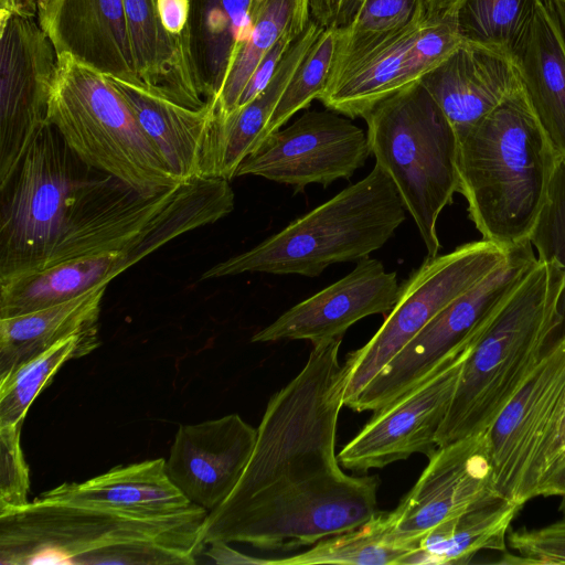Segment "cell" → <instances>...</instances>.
Wrapping results in <instances>:
<instances>
[{"mask_svg": "<svg viewBox=\"0 0 565 565\" xmlns=\"http://www.w3.org/2000/svg\"><path fill=\"white\" fill-rule=\"evenodd\" d=\"M564 287L562 267L537 259L492 312L463 365L438 447L492 426L556 340Z\"/></svg>", "mask_w": 565, "mask_h": 565, "instance_id": "277c9868", "label": "cell"}, {"mask_svg": "<svg viewBox=\"0 0 565 565\" xmlns=\"http://www.w3.org/2000/svg\"><path fill=\"white\" fill-rule=\"evenodd\" d=\"M338 41V29L321 31L291 77L257 145L270 132L280 129L296 113L307 108L313 99H319L328 83Z\"/></svg>", "mask_w": 565, "mask_h": 565, "instance_id": "836d02e7", "label": "cell"}, {"mask_svg": "<svg viewBox=\"0 0 565 565\" xmlns=\"http://www.w3.org/2000/svg\"><path fill=\"white\" fill-rule=\"evenodd\" d=\"M137 264L124 252L84 255L49 267L0 277V318L67 301L108 284Z\"/></svg>", "mask_w": 565, "mask_h": 565, "instance_id": "4316f807", "label": "cell"}, {"mask_svg": "<svg viewBox=\"0 0 565 565\" xmlns=\"http://www.w3.org/2000/svg\"><path fill=\"white\" fill-rule=\"evenodd\" d=\"M428 12L434 19H445L456 15L465 0H426Z\"/></svg>", "mask_w": 565, "mask_h": 565, "instance_id": "f6af8a7d", "label": "cell"}, {"mask_svg": "<svg viewBox=\"0 0 565 565\" xmlns=\"http://www.w3.org/2000/svg\"><path fill=\"white\" fill-rule=\"evenodd\" d=\"M253 0H190L186 26L195 83L215 105L250 30Z\"/></svg>", "mask_w": 565, "mask_h": 565, "instance_id": "d4e9b609", "label": "cell"}, {"mask_svg": "<svg viewBox=\"0 0 565 565\" xmlns=\"http://www.w3.org/2000/svg\"><path fill=\"white\" fill-rule=\"evenodd\" d=\"M323 29L310 20L292 42L266 88L228 114L215 111L203 177L236 178L241 162L256 147L291 77Z\"/></svg>", "mask_w": 565, "mask_h": 565, "instance_id": "cb8c5ba5", "label": "cell"}, {"mask_svg": "<svg viewBox=\"0 0 565 565\" xmlns=\"http://www.w3.org/2000/svg\"><path fill=\"white\" fill-rule=\"evenodd\" d=\"M512 247L481 238L447 254L427 256L399 286L397 300L380 329L363 347L347 355L344 406L349 407L367 383L441 310L502 266Z\"/></svg>", "mask_w": 565, "mask_h": 565, "instance_id": "30bf717a", "label": "cell"}, {"mask_svg": "<svg viewBox=\"0 0 565 565\" xmlns=\"http://www.w3.org/2000/svg\"><path fill=\"white\" fill-rule=\"evenodd\" d=\"M539 260H553L565 271V159L559 158L554 170L547 200L530 234ZM561 324L556 340L565 334V287L558 303Z\"/></svg>", "mask_w": 565, "mask_h": 565, "instance_id": "e575fe53", "label": "cell"}, {"mask_svg": "<svg viewBox=\"0 0 565 565\" xmlns=\"http://www.w3.org/2000/svg\"><path fill=\"white\" fill-rule=\"evenodd\" d=\"M512 56L539 122L565 159V39L550 0H536L530 28Z\"/></svg>", "mask_w": 565, "mask_h": 565, "instance_id": "603a6c76", "label": "cell"}, {"mask_svg": "<svg viewBox=\"0 0 565 565\" xmlns=\"http://www.w3.org/2000/svg\"><path fill=\"white\" fill-rule=\"evenodd\" d=\"M39 498L140 519L172 516L196 505L171 481L163 458L114 467L84 482L63 483Z\"/></svg>", "mask_w": 565, "mask_h": 565, "instance_id": "7402d4cb", "label": "cell"}, {"mask_svg": "<svg viewBox=\"0 0 565 565\" xmlns=\"http://www.w3.org/2000/svg\"><path fill=\"white\" fill-rule=\"evenodd\" d=\"M158 9L166 31L188 47L186 26L190 15V0H158Z\"/></svg>", "mask_w": 565, "mask_h": 565, "instance_id": "b9f144b4", "label": "cell"}, {"mask_svg": "<svg viewBox=\"0 0 565 565\" xmlns=\"http://www.w3.org/2000/svg\"><path fill=\"white\" fill-rule=\"evenodd\" d=\"M420 83L456 132L476 124L522 85L513 56L466 41Z\"/></svg>", "mask_w": 565, "mask_h": 565, "instance_id": "ffe728a7", "label": "cell"}, {"mask_svg": "<svg viewBox=\"0 0 565 565\" xmlns=\"http://www.w3.org/2000/svg\"><path fill=\"white\" fill-rule=\"evenodd\" d=\"M408 552L393 536L388 512L380 511L355 529L320 540L302 553L268 559V565H398Z\"/></svg>", "mask_w": 565, "mask_h": 565, "instance_id": "4dcf8cb0", "label": "cell"}, {"mask_svg": "<svg viewBox=\"0 0 565 565\" xmlns=\"http://www.w3.org/2000/svg\"><path fill=\"white\" fill-rule=\"evenodd\" d=\"M363 119L376 164L393 181L427 256H437V221L459 186L454 127L420 81L377 103Z\"/></svg>", "mask_w": 565, "mask_h": 565, "instance_id": "8992f818", "label": "cell"}, {"mask_svg": "<svg viewBox=\"0 0 565 565\" xmlns=\"http://www.w3.org/2000/svg\"><path fill=\"white\" fill-rule=\"evenodd\" d=\"M98 332L70 337L0 377V426L21 425L32 402L68 360L98 347Z\"/></svg>", "mask_w": 565, "mask_h": 565, "instance_id": "1f68e13d", "label": "cell"}, {"mask_svg": "<svg viewBox=\"0 0 565 565\" xmlns=\"http://www.w3.org/2000/svg\"><path fill=\"white\" fill-rule=\"evenodd\" d=\"M56 57L47 121L85 164L145 195L182 182L105 74L70 54Z\"/></svg>", "mask_w": 565, "mask_h": 565, "instance_id": "52a82bcc", "label": "cell"}, {"mask_svg": "<svg viewBox=\"0 0 565 565\" xmlns=\"http://www.w3.org/2000/svg\"><path fill=\"white\" fill-rule=\"evenodd\" d=\"M565 394V334L546 350L520 391L487 430L494 484L524 505L531 472Z\"/></svg>", "mask_w": 565, "mask_h": 565, "instance_id": "2e32d148", "label": "cell"}, {"mask_svg": "<svg viewBox=\"0 0 565 565\" xmlns=\"http://www.w3.org/2000/svg\"><path fill=\"white\" fill-rule=\"evenodd\" d=\"M484 323L417 385L374 411L364 427L338 454L340 465L364 473L405 460L414 454L429 457L438 448L437 434Z\"/></svg>", "mask_w": 565, "mask_h": 565, "instance_id": "7c38bea8", "label": "cell"}, {"mask_svg": "<svg viewBox=\"0 0 565 565\" xmlns=\"http://www.w3.org/2000/svg\"><path fill=\"white\" fill-rule=\"evenodd\" d=\"M207 512L140 519L36 498L0 511V564H194Z\"/></svg>", "mask_w": 565, "mask_h": 565, "instance_id": "3957f363", "label": "cell"}, {"mask_svg": "<svg viewBox=\"0 0 565 565\" xmlns=\"http://www.w3.org/2000/svg\"><path fill=\"white\" fill-rule=\"evenodd\" d=\"M311 20L310 0H253L250 30L214 107L220 115L237 106L263 56L286 34L300 35Z\"/></svg>", "mask_w": 565, "mask_h": 565, "instance_id": "f546056e", "label": "cell"}, {"mask_svg": "<svg viewBox=\"0 0 565 565\" xmlns=\"http://www.w3.org/2000/svg\"><path fill=\"white\" fill-rule=\"evenodd\" d=\"M398 290L395 271H387L379 259L362 258L351 273L289 308L250 341L309 340L315 344L343 337L359 320L387 315Z\"/></svg>", "mask_w": 565, "mask_h": 565, "instance_id": "e0dca14e", "label": "cell"}, {"mask_svg": "<svg viewBox=\"0 0 565 565\" xmlns=\"http://www.w3.org/2000/svg\"><path fill=\"white\" fill-rule=\"evenodd\" d=\"M107 285L46 308L0 318V377L70 337L98 332Z\"/></svg>", "mask_w": 565, "mask_h": 565, "instance_id": "83f0119b", "label": "cell"}, {"mask_svg": "<svg viewBox=\"0 0 565 565\" xmlns=\"http://www.w3.org/2000/svg\"><path fill=\"white\" fill-rule=\"evenodd\" d=\"M364 0H310L311 20L322 29H344Z\"/></svg>", "mask_w": 565, "mask_h": 565, "instance_id": "60d3db41", "label": "cell"}, {"mask_svg": "<svg viewBox=\"0 0 565 565\" xmlns=\"http://www.w3.org/2000/svg\"><path fill=\"white\" fill-rule=\"evenodd\" d=\"M106 77L127 102L173 175L180 181L203 177L215 119L214 105L206 103L201 108H190L139 78Z\"/></svg>", "mask_w": 565, "mask_h": 565, "instance_id": "44dd1931", "label": "cell"}, {"mask_svg": "<svg viewBox=\"0 0 565 565\" xmlns=\"http://www.w3.org/2000/svg\"><path fill=\"white\" fill-rule=\"evenodd\" d=\"M456 136L458 192L481 237L504 247L527 241L561 157L523 86Z\"/></svg>", "mask_w": 565, "mask_h": 565, "instance_id": "7a4b0ae2", "label": "cell"}, {"mask_svg": "<svg viewBox=\"0 0 565 565\" xmlns=\"http://www.w3.org/2000/svg\"><path fill=\"white\" fill-rule=\"evenodd\" d=\"M423 13L429 14L426 0H364L353 21L339 30L349 39L376 35L404 28Z\"/></svg>", "mask_w": 565, "mask_h": 565, "instance_id": "d590c367", "label": "cell"}, {"mask_svg": "<svg viewBox=\"0 0 565 565\" xmlns=\"http://www.w3.org/2000/svg\"><path fill=\"white\" fill-rule=\"evenodd\" d=\"M536 260L529 239L514 245L502 266L441 310L367 383L349 408L377 411L417 385L477 333Z\"/></svg>", "mask_w": 565, "mask_h": 565, "instance_id": "8fae6325", "label": "cell"}, {"mask_svg": "<svg viewBox=\"0 0 565 565\" xmlns=\"http://www.w3.org/2000/svg\"><path fill=\"white\" fill-rule=\"evenodd\" d=\"M404 203L375 163L362 180L290 222L253 248L220 262L202 279L243 273L318 277L328 266L380 249L405 221Z\"/></svg>", "mask_w": 565, "mask_h": 565, "instance_id": "5b68a950", "label": "cell"}, {"mask_svg": "<svg viewBox=\"0 0 565 565\" xmlns=\"http://www.w3.org/2000/svg\"><path fill=\"white\" fill-rule=\"evenodd\" d=\"M371 154L367 135L333 110H308L264 138L241 162L236 177L257 175L295 192L350 179Z\"/></svg>", "mask_w": 565, "mask_h": 565, "instance_id": "4fadbf2b", "label": "cell"}, {"mask_svg": "<svg viewBox=\"0 0 565 565\" xmlns=\"http://www.w3.org/2000/svg\"><path fill=\"white\" fill-rule=\"evenodd\" d=\"M297 38L298 35L291 33L284 35L263 56L246 83L235 108L247 104L266 88L290 45Z\"/></svg>", "mask_w": 565, "mask_h": 565, "instance_id": "f35d334b", "label": "cell"}, {"mask_svg": "<svg viewBox=\"0 0 565 565\" xmlns=\"http://www.w3.org/2000/svg\"><path fill=\"white\" fill-rule=\"evenodd\" d=\"M507 544L515 554L505 553L501 564H565V519L539 529L510 531Z\"/></svg>", "mask_w": 565, "mask_h": 565, "instance_id": "8d00e7d4", "label": "cell"}, {"mask_svg": "<svg viewBox=\"0 0 565 565\" xmlns=\"http://www.w3.org/2000/svg\"><path fill=\"white\" fill-rule=\"evenodd\" d=\"M49 0H38L39 12L44 9Z\"/></svg>", "mask_w": 565, "mask_h": 565, "instance_id": "bcb514c9", "label": "cell"}, {"mask_svg": "<svg viewBox=\"0 0 565 565\" xmlns=\"http://www.w3.org/2000/svg\"><path fill=\"white\" fill-rule=\"evenodd\" d=\"M462 43L456 15L423 13L404 28L363 38L349 39L339 30L319 100L343 116L363 118L381 100L419 82Z\"/></svg>", "mask_w": 565, "mask_h": 565, "instance_id": "9c48e42d", "label": "cell"}, {"mask_svg": "<svg viewBox=\"0 0 565 565\" xmlns=\"http://www.w3.org/2000/svg\"><path fill=\"white\" fill-rule=\"evenodd\" d=\"M536 497H559L565 510V454L559 456L543 473L537 484Z\"/></svg>", "mask_w": 565, "mask_h": 565, "instance_id": "7bdbcfd3", "label": "cell"}, {"mask_svg": "<svg viewBox=\"0 0 565 565\" xmlns=\"http://www.w3.org/2000/svg\"><path fill=\"white\" fill-rule=\"evenodd\" d=\"M536 0H465L456 12L463 41L512 56L535 13Z\"/></svg>", "mask_w": 565, "mask_h": 565, "instance_id": "d6a6232c", "label": "cell"}, {"mask_svg": "<svg viewBox=\"0 0 565 565\" xmlns=\"http://www.w3.org/2000/svg\"><path fill=\"white\" fill-rule=\"evenodd\" d=\"M559 1H562V2H564V3H565V0H559Z\"/></svg>", "mask_w": 565, "mask_h": 565, "instance_id": "7dc6e473", "label": "cell"}, {"mask_svg": "<svg viewBox=\"0 0 565 565\" xmlns=\"http://www.w3.org/2000/svg\"><path fill=\"white\" fill-rule=\"evenodd\" d=\"M204 554L211 557L216 564H263L268 565V559H262L245 555L230 547L228 543L214 542L207 545Z\"/></svg>", "mask_w": 565, "mask_h": 565, "instance_id": "ee69618b", "label": "cell"}, {"mask_svg": "<svg viewBox=\"0 0 565 565\" xmlns=\"http://www.w3.org/2000/svg\"><path fill=\"white\" fill-rule=\"evenodd\" d=\"M563 454H565V394L532 468L530 486L533 498L536 497L537 484L543 473Z\"/></svg>", "mask_w": 565, "mask_h": 565, "instance_id": "ab89813d", "label": "cell"}, {"mask_svg": "<svg viewBox=\"0 0 565 565\" xmlns=\"http://www.w3.org/2000/svg\"><path fill=\"white\" fill-rule=\"evenodd\" d=\"M521 509L497 497L431 529L398 565L467 564L481 551L505 552L510 525Z\"/></svg>", "mask_w": 565, "mask_h": 565, "instance_id": "f1b7e54d", "label": "cell"}, {"mask_svg": "<svg viewBox=\"0 0 565 565\" xmlns=\"http://www.w3.org/2000/svg\"><path fill=\"white\" fill-rule=\"evenodd\" d=\"M138 78L161 95L190 108H201L202 96L188 47L163 28L158 0H124Z\"/></svg>", "mask_w": 565, "mask_h": 565, "instance_id": "484cf974", "label": "cell"}, {"mask_svg": "<svg viewBox=\"0 0 565 565\" xmlns=\"http://www.w3.org/2000/svg\"><path fill=\"white\" fill-rule=\"evenodd\" d=\"M92 170L53 125L41 130L0 190V277L42 266L102 173Z\"/></svg>", "mask_w": 565, "mask_h": 565, "instance_id": "ba28073f", "label": "cell"}, {"mask_svg": "<svg viewBox=\"0 0 565 565\" xmlns=\"http://www.w3.org/2000/svg\"><path fill=\"white\" fill-rule=\"evenodd\" d=\"M21 425L0 426V511L25 505L29 468L20 444Z\"/></svg>", "mask_w": 565, "mask_h": 565, "instance_id": "74e56055", "label": "cell"}, {"mask_svg": "<svg viewBox=\"0 0 565 565\" xmlns=\"http://www.w3.org/2000/svg\"><path fill=\"white\" fill-rule=\"evenodd\" d=\"M257 428L238 414L181 424L166 470L194 504L212 511L233 491L250 458Z\"/></svg>", "mask_w": 565, "mask_h": 565, "instance_id": "ac0fdd59", "label": "cell"}, {"mask_svg": "<svg viewBox=\"0 0 565 565\" xmlns=\"http://www.w3.org/2000/svg\"><path fill=\"white\" fill-rule=\"evenodd\" d=\"M342 337L312 344L302 370L269 399L237 484L207 512L199 544L291 551L355 529L374 515L380 480L350 476L335 455L347 377Z\"/></svg>", "mask_w": 565, "mask_h": 565, "instance_id": "6da1fadb", "label": "cell"}, {"mask_svg": "<svg viewBox=\"0 0 565 565\" xmlns=\"http://www.w3.org/2000/svg\"><path fill=\"white\" fill-rule=\"evenodd\" d=\"M38 20L56 56L70 54L106 76L138 78L124 0H49Z\"/></svg>", "mask_w": 565, "mask_h": 565, "instance_id": "d6986e66", "label": "cell"}, {"mask_svg": "<svg viewBox=\"0 0 565 565\" xmlns=\"http://www.w3.org/2000/svg\"><path fill=\"white\" fill-rule=\"evenodd\" d=\"M56 58L38 18H0V190L49 124Z\"/></svg>", "mask_w": 565, "mask_h": 565, "instance_id": "5bb4252c", "label": "cell"}, {"mask_svg": "<svg viewBox=\"0 0 565 565\" xmlns=\"http://www.w3.org/2000/svg\"><path fill=\"white\" fill-rule=\"evenodd\" d=\"M428 458L414 487L388 512L393 536L409 552L435 526L501 497L487 430L439 446Z\"/></svg>", "mask_w": 565, "mask_h": 565, "instance_id": "9a60e30c", "label": "cell"}]
</instances>
